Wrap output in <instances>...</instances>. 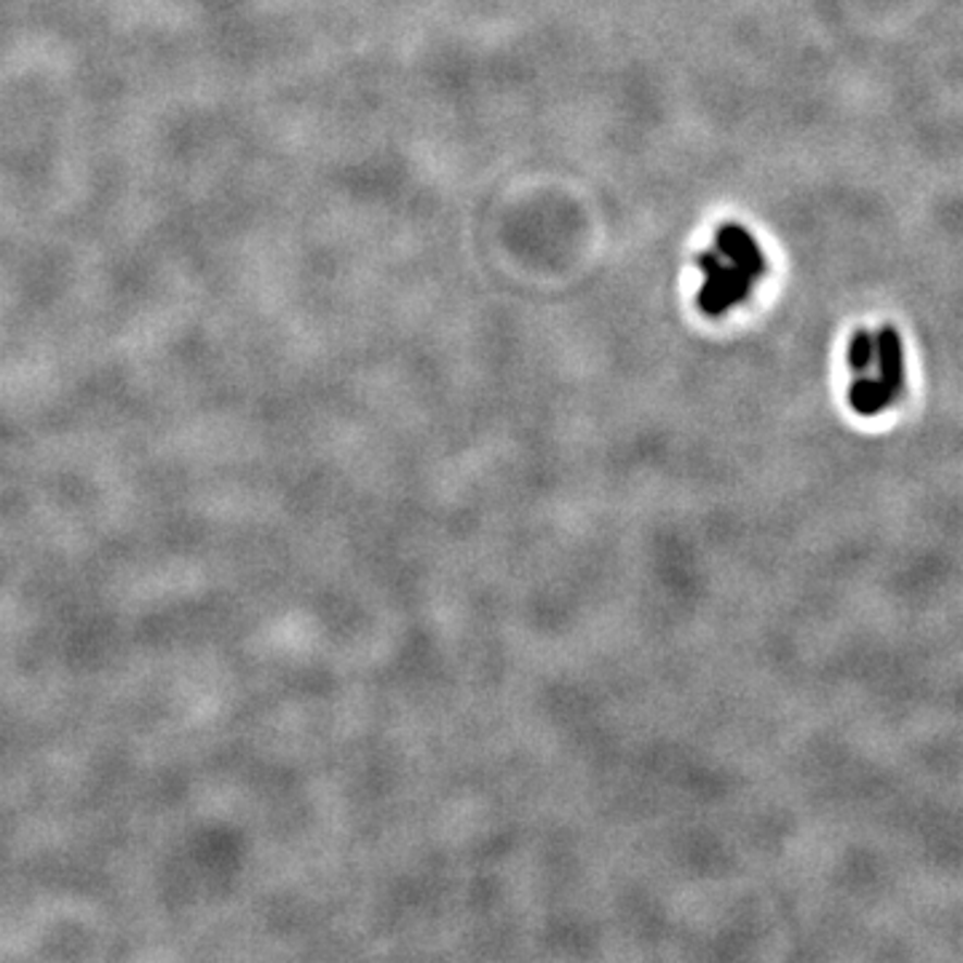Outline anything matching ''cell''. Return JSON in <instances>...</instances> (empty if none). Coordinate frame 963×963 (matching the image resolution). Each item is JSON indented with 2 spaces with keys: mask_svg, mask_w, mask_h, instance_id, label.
<instances>
[{
  "mask_svg": "<svg viewBox=\"0 0 963 963\" xmlns=\"http://www.w3.org/2000/svg\"><path fill=\"white\" fill-rule=\"evenodd\" d=\"M702 282L696 306L704 317L720 319L752 295L766 273V255L746 227L726 223L715 231L712 244L696 257Z\"/></svg>",
  "mask_w": 963,
  "mask_h": 963,
  "instance_id": "6da1fadb",
  "label": "cell"
},
{
  "mask_svg": "<svg viewBox=\"0 0 963 963\" xmlns=\"http://www.w3.org/2000/svg\"><path fill=\"white\" fill-rule=\"evenodd\" d=\"M849 402L860 416H878L904 388V346L891 326L860 330L849 343Z\"/></svg>",
  "mask_w": 963,
  "mask_h": 963,
  "instance_id": "7a4b0ae2",
  "label": "cell"
}]
</instances>
